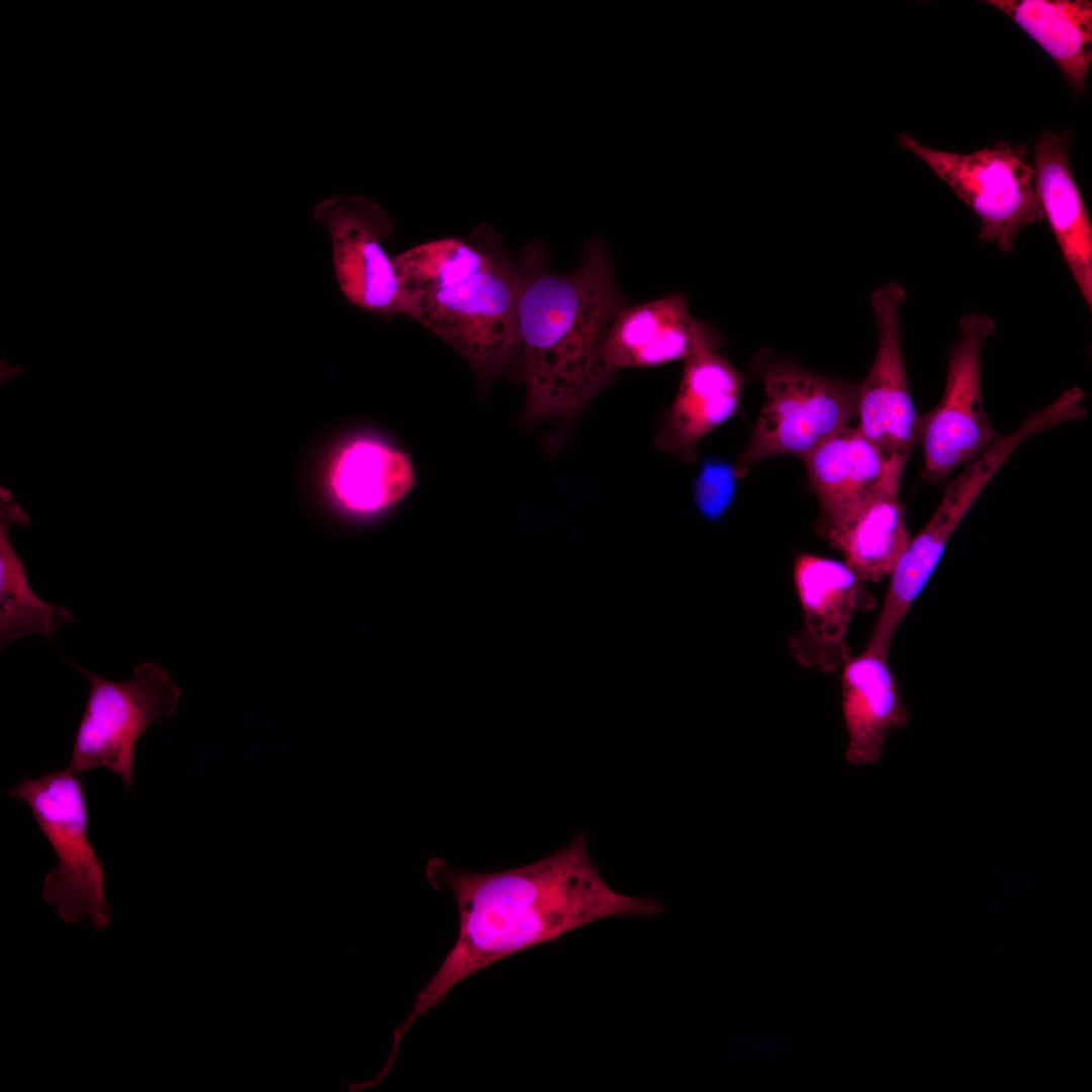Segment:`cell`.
<instances>
[{
	"label": "cell",
	"mask_w": 1092,
	"mask_h": 1092,
	"mask_svg": "<svg viewBox=\"0 0 1092 1092\" xmlns=\"http://www.w3.org/2000/svg\"><path fill=\"white\" fill-rule=\"evenodd\" d=\"M66 661L90 686L68 767L78 775L105 767L130 792L136 741L148 726L174 716L180 690L154 662L139 663L127 680L113 681Z\"/></svg>",
	"instance_id": "6"
},
{
	"label": "cell",
	"mask_w": 1092,
	"mask_h": 1092,
	"mask_svg": "<svg viewBox=\"0 0 1092 1092\" xmlns=\"http://www.w3.org/2000/svg\"><path fill=\"white\" fill-rule=\"evenodd\" d=\"M718 350L705 348L685 360L675 397L654 435L660 450L686 462H695L699 442L740 411L745 376Z\"/></svg>",
	"instance_id": "13"
},
{
	"label": "cell",
	"mask_w": 1092,
	"mask_h": 1092,
	"mask_svg": "<svg viewBox=\"0 0 1092 1092\" xmlns=\"http://www.w3.org/2000/svg\"><path fill=\"white\" fill-rule=\"evenodd\" d=\"M8 794L30 809L57 854L58 863L44 877L42 896L68 924H110L103 866L92 845L83 784L71 768L38 779L22 778Z\"/></svg>",
	"instance_id": "4"
},
{
	"label": "cell",
	"mask_w": 1092,
	"mask_h": 1092,
	"mask_svg": "<svg viewBox=\"0 0 1092 1092\" xmlns=\"http://www.w3.org/2000/svg\"><path fill=\"white\" fill-rule=\"evenodd\" d=\"M803 460L819 499L822 537L876 498L898 494L902 475L857 428L842 429Z\"/></svg>",
	"instance_id": "14"
},
{
	"label": "cell",
	"mask_w": 1092,
	"mask_h": 1092,
	"mask_svg": "<svg viewBox=\"0 0 1092 1092\" xmlns=\"http://www.w3.org/2000/svg\"><path fill=\"white\" fill-rule=\"evenodd\" d=\"M905 299L906 292L896 281L871 295L879 342L870 372L858 387L856 414L857 430L901 475L918 442L919 424L902 348L899 312Z\"/></svg>",
	"instance_id": "9"
},
{
	"label": "cell",
	"mask_w": 1092,
	"mask_h": 1092,
	"mask_svg": "<svg viewBox=\"0 0 1092 1092\" xmlns=\"http://www.w3.org/2000/svg\"><path fill=\"white\" fill-rule=\"evenodd\" d=\"M864 581L889 576L911 537L898 494L869 503L824 537Z\"/></svg>",
	"instance_id": "21"
},
{
	"label": "cell",
	"mask_w": 1092,
	"mask_h": 1092,
	"mask_svg": "<svg viewBox=\"0 0 1092 1092\" xmlns=\"http://www.w3.org/2000/svg\"><path fill=\"white\" fill-rule=\"evenodd\" d=\"M0 506V643L1 649L29 634L43 635L48 640L62 625L73 623L74 617L64 607L50 604L31 589L24 565L9 540L13 524L27 525L28 516L1 488Z\"/></svg>",
	"instance_id": "20"
},
{
	"label": "cell",
	"mask_w": 1092,
	"mask_h": 1092,
	"mask_svg": "<svg viewBox=\"0 0 1092 1092\" xmlns=\"http://www.w3.org/2000/svg\"><path fill=\"white\" fill-rule=\"evenodd\" d=\"M842 715L847 732L845 757L851 765L875 764L890 731L909 723L901 689L888 657L863 651L850 657L841 675Z\"/></svg>",
	"instance_id": "17"
},
{
	"label": "cell",
	"mask_w": 1092,
	"mask_h": 1092,
	"mask_svg": "<svg viewBox=\"0 0 1092 1092\" xmlns=\"http://www.w3.org/2000/svg\"><path fill=\"white\" fill-rule=\"evenodd\" d=\"M738 478L735 467L723 459L702 462L693 483V499L704 518L716 521L725 514L733 503Z\"/></svg>",
	"instance_id": "22"
},
{
	"label": "cell",
	"mask_w": 1092,
	"mask_h": 1092,
	"mask_svg": "<svg viewBox=\"0 0 1092 1092\" xmlns=\"http://www.w3.org/2000/svg\"><path fill=\"white\" fill-rule=\"evenodd\" d=\"M415 482L410 457L374 437L348 443L331 470V487L337 500L356 515H373L392 507Z\"/></svg>",
	"instance_id": "18"
},
{
	"label": "cell",
	"mask_w": 1092,
	"mask_h": 1092,
	"mask_svg": "<svg viewBox=\"0 0 1092 1092\" xmlns=\"http://www.w3.org/2000/svg\"><path fill=\"white\" fill-rule=\"evenodd\" d=\"M898 144L922 159L979 216V237L1010 253L1020 231L1044 219L1025 144L997 142L970 154L928 148L909 133Z\"/></svg>",
	"instance_id": "7"
},
{
	"label": "cell",
	"mask_w": 1092,
	"mask_h": 1092,
	"mask_svg": "<svg viewBox=\"0 0 1092 1092\" xmlns=\"http://www.w3.org/2000/svg\"><path fill=\"white\" fill-rule=\"evenodd\" d=\"M1009 16L1058 64L1073 91L1085 92L1092 62L1090 0H988Z\"/></svg>",
	"instance_id": "19"
},
{
	"label": "cell",
	"mask_w": 1092,
	"mask_h": 1092,
	"mask_svg": "<svg viewBox=\"0 0 1092 1092\" xmlns=\"http://www.w3.org/2000/svg\"><path fill=\"white\" fill-rule=\"evenodd\" d=\"M1070 133L1043 131L1034 145L1038 197L1063 258L1092 307V225L1069 161Z\"/></svg>",
	"instance_id": "16"
},
{
	"label": "cell",
	"mask_w": 1092,
	"mask_h": 1092,
	"mask_svg": "<svg viewBox=\"0 0 1092 1092\" xmlns=\"http://www.w3.org/2000/svg\"><path fill=\"white\" fill-rule=\"evenodd\" d=\"M994 331L995 323L987 314L970 313L960 320L942 396L934 408L919 415L923 475L931 482L943 481L998 437L984 408L981 381L982 349Z\"/></svg>",
	"instance_id": "8"
},
{
	"label": "cell",
	"mask_w": 1092,
	"mask_h": 1092,
	"mask_svg": "<svg viewBox=\"0 0 1092 1092\" xmlns=\"http://www.w3.org/2000/svg\"><path fill=\"white\" fill-rule=\"evenodd\" d=\"M393 262L400 313L454 348L481 385L522 355L518 305L524 275L455 238L415 246Z\"/></svg>",
	"instance_id": "3"
},
{
	"label": "cell",
	"mask_w": 1092,
	"mask_h": 1092,
	"mask_svg": "<svg viewBox=\"0 0 1092 1092\" xmlns=\"http://www.w3.org/2000/svg\"><path fill=\"white\" fill-rule=\"evenodd\" d=\"M794 584L804 621L789 650L805 667L836 670L851 657L845 639L854 612L873 609L875 599L845 562L812 554L797 556Z\"/></svg>",
	"instance_id": "11"
},
{
	"label": "cell",
	"mask_w": 1092,
	"mask_h": 1092,
	"mask_svg": "<svg viewBox=\"0 0 1092 1092\" xmlns=\"http://www.w3.org/2000/svg\"><path fill=\"white\" fill-rule=\"evenodd\" d=\"M1021 442L1014 432L998 436L947 484L934 514L910 539L889 575L884 604L891 613H908L935 570L953 532Z\"/></svg>",
	"instance_id": "12"
},
{
	"label": "cell",
	"mask_w": 1092,
	"mask_h": 1092,
	"mask_svg": "<svg viewBox=\"0 0 1092 1092\" xmlns=\"http://www.w3.org/2000/svg\"><path fill=\"white\" fill-rule=\"evenodd\" d=\"M626 305L606 245L592 240L577 269L524 274L518 320L526 425L572 423L616 376L606 354L616 313Z\"/></svg>",
	"instance_id": "2"
},
{
	"label": "cell",
	"mask_w": 1092,
	"mask_h": 1092,
	"mask_svg": "<svg viewBox=\"0 0 1092 1092\" xmlns=\"http://www.w3.org/2000/svg\"><path fill=\"white\" fill-rule=\"evenodd\" d=\"M313 214L329 231L336 279L354 305L383 315L400 313L399 281L381 242L393 221L373 200L338 194L316 204Z\"/></svg>",
	"instance_id": "10"
},
{
	"label": "cell",
	"mask_w": 1092,
	"mask_h": 1092,
	"mask_svg": "<svg viewBox=\"0 0 1092 1092\" xmlns=\"http://www.w3.org/2000/svg\"><path fill=\"white\" fill-rule=\"evenodd\" d=\"M722 338L708 323L696 320L685 294L623 306L614 316L607 336L610 366L654 367L686 360L705 348H720Z\"/></svg>",
	"instance_id": "15"
},
{
	"label": "cell",
	"mask_w": 1092,
	"mask_h": 1092,
	"mask_svg": "<svg viewBox=\"0 0 1092 1092\" xmlns=\"http://www.w3.org/2000/svg\"><path fill=\"white\" fill-rule=\"evenodd\" d=\"M425 873L435 890L454 897L457 939L395 1029L394 1046L457 984L489 965L596 921L653 917L663 910L653 898L611 889L588 856L583 833L554 853L517 869L472 873L432 857Z\"/></svg>",
	"instance_id": "1"
},
{
	"label": "cell",
	"mask_w": 1092,
	"mask_h": 1092,
	"mask_svg": "<svg viewBox=\"0 0 1092 1092\" xmlns=\"http://www.w3.org/2000/svg\"><path fill=\"white\" fill-rule=\"evenodd\" d=\"M752 371L763 383L764 403L734 465L739 478L767 457L804 459L857 414V384L809 370L769 349L755 355Z\"/></svg>",
	"instance_id": "5"
}]
</instances>
